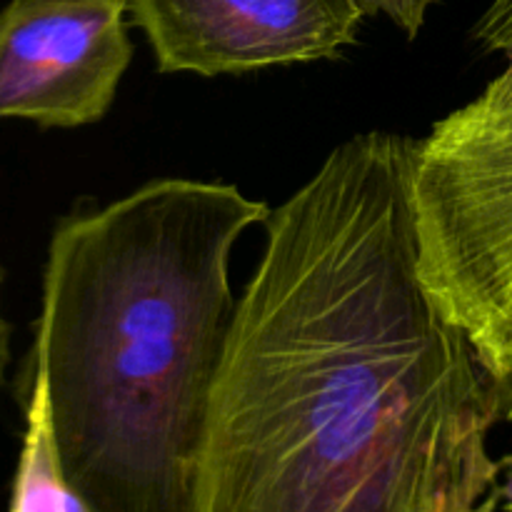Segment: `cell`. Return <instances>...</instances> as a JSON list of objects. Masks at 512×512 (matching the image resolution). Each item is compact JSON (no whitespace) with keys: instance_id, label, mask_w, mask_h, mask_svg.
Instances as JSON below:
<instances>
[{"instance_id":"6","label":"cell","mask_w":512,"mask_h":512,"mask_svg":"<svg viewBox=\"0 0 512 512\" xmlns=\"http://www.w3.org/2000/svg\"><path fill=\"white\" fill-rule=\"evenodd\" d=\"M25 430L10 488L8 512H85L65 475L55 438L48 378L43 368L25 363Z\"/></svg>"},{"instance_id":"1","label":"cell","mask_w":512,"mask_h":512,"mask_svg":"<svg viewBox=\"0 0 512 512\" xmlns=\"http://www.w3.org/2000/svg\"><path fill=\"white\" fill-rule=\"evenodd\" d=\"M415 138L353 135L270 210L213 390L198 512L475 510L488 435L512 420L490 368L418 273Z\"/></svg>"},{"instance_id":"7","label":"cell","mask_w":512,"mask_h":512,"mask_svg":"<svg viewBox=\"0 0 512 512\" xmlns=\"http://www.w3.org/2000/svg\"><path fill=\"white\" fill-rule=\"evenodd\" d=\"M473 38L485 53H495L512 65V0H493L473 28Z\"/></svg>"},{"instance_id":"9","label":"cell","mask_w":512,"mask_h":512,"mask_svg":"<svg viewBox=\"0 0 512 512\" xmlns=\"http://www.w3.org/2000/svg\"><path fill=\"white\" fill-rule=\"evenodd\" d=\"M3 268H0V285H3ZM10 323L3 318V313H0V388L5 385V373H8V363H10Z\"/></svg>"},{"instance_id":"8","label":"cell","mask_w":512,"mask_h":512,"mask_svg":"<svg viewBox=\"0 0 512 512\" xmlns=\"http://www.w3.org/2000/svg\"><path fill=\"white\" fill-rule=\"evenodd\" d=\"M438 3L440 0H358L365 18L385 15L410 40L418 38L425 25V18H428V10Z\"/></svg>"},{"instance_id":"3","label":"cell","mask_w":512,"mask_h":512,"mask_svg":"<svg viewBox=\"0 0 512 512\" xmlns=\"http://www.w3.org/2000/svg\"><path fill=\"white\" fill-rule=\"evenodd\" d=\"M410 208L433 303L512 373V65L415 140Z\"/></svg>"},{"instance_id":"10","label":"cell","mask_w":512,"mask_h":512,"mask_svg":"<svg viewBox=\"0 0 512 512\" xmlns=\"http://www.w3.org/2000/svg\"><path fill=\"white\" fill-rule=\"evenodd\" d=\"M503 468H508V478H505L503 485H498V495L503 508L512 512V455H508V458L503 460Z\"/></svg>"},{"instance_id":"2","label":"cell","mask_w":512,"mask_h":512,"mask_svg":"<svg viewBox=\"0 0 512 512\" xmlns=\"http://www.w3.org/2000/svg\"><path fill=\"white\" fill-rule=\"evenodd\" d=\"M268 215L230 183L158 178L55 223L28 363L85 512H198L230 255Z\"/></svg>"},{"instance_id":"4","label":"cell","mask_w":512,"mask_h":512,"mask_svg":"<svg viewBox=\"0 0 512 512\" xmlns=\"http://www.w3.org/2000/svg\"><path fill=\"white\" fill-rule=\"evenodd\" d=\"M130 60L125 0H10L0 10V120L98 123Z\"/></svg>"},{"instance_id":"5","label":"cell","mask_w":512,"mask_h":512,"mask_svg":"<svg viewBox=\"0 0 512 512\" xmlns=\"http://www.w3.org/2000/svg\"><path fill=\"white\" fill-rule=\"evenodd\" d=\"M158 73L245 75L335 60L358 43V0H125Z\"/></svg>"}]
</instances>
